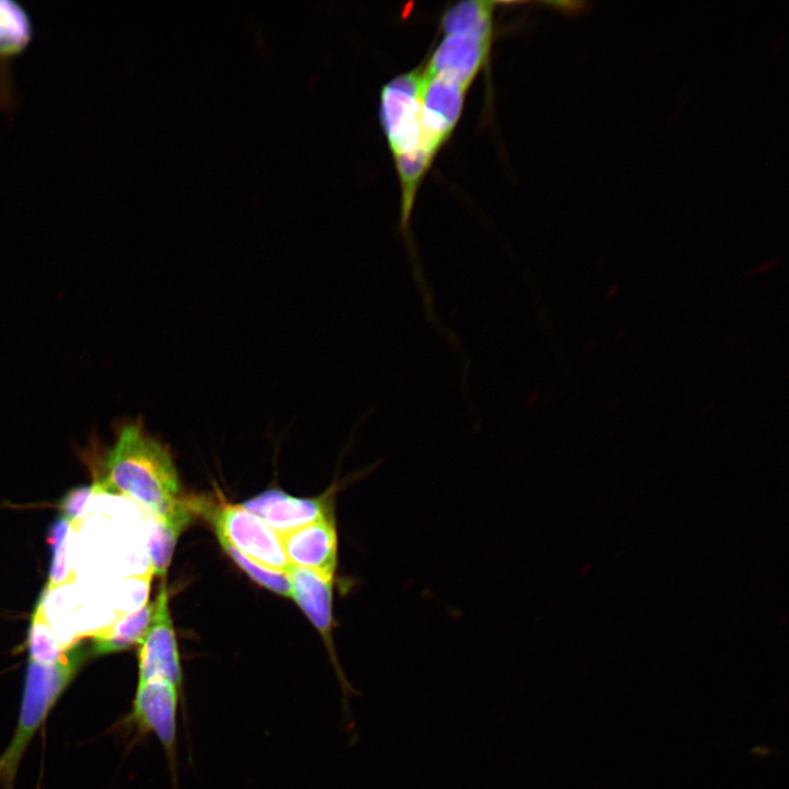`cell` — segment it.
<instances>
[{
	"label": "cell",
	"instance_id": "20",
	"mask_svg": "<svg viewBox=\"0 0 789 789\" xmlns=\"http://www.w3.org/2000/svg\"><path fill=\"white\" fill-rule=\"evenodd\" d=\"M752 753H753V755H755V756L766 757V756L770 755L771 750H770L769 747L765 746V745H763V746H762V745H758V746H755V747L752 750Z\"/></svg>",
	"mask_w": 789,
	"mask_h": 789
},
{
	"label": "cell",
	"instance_id": "2",
	"mask_svg": "<svg viewBox=\"0 0 789 789\" xmlns=\"http://www.w3.org/2000/svg\"><path fill=\"white\" fill-rule=\"evenodd\" d=\"M77 644L52 664L27 661L18 727L0 756V785L12 789L21 758L34 733L87 659Z\"/></svg>",
	"mask_w": 789,
	"mask_h": 789
},
{
	"label": "cell",
	"instance_id": "11",
	"mask_svg": "<svg viewBox=\"0 0 789 789\" xmlns=\"http://www.w3.org/2000/svg\"><path fill=\"white\" fill-rule=\"evenodd\" d=\"M33 37L27 10L14 0H0V107L9 108L14 100L10 62L22 54Z\"/></svg>",
	"mask_w": 789,
	"mask_h": 789
},
{
	"label": "cell",
	"instance_id": "21",
	"mask_svg": "<svg viewBox=\"0 0 789 789\" xmlns=\"http://www.w3.org/2000/svg\"><path fill=\"white\" fill-rule=\"evenodd\" d=\"M617 291V286L610 287V290L607 293V297L610 298L613 295H615Z\"/></svg>",
	"mask_w": 789,
	"mask_h": 789
},
{
	"label": "cell",
	"instance_id": "18",
	"mask_svg": "<svg viewBox=\"0 0 789 789\" xmlns=\"http://www.w3.org/2000/svg\"><path fill=\"white\" fill-rule=\"evenodd\" d=\"M71 524L62 516L54 521L47 534V542L52 549V563L49 568L46 591L56 588L71 580L67 564V546Z\"/></svg>",
	"mask_w": 789,
	"mask_h": 789
},
{
	"label": "cell",
	"instance_id": "3",
	"mask_svg": "<svg viewBox=\"0 0 789 789\" xmlns=\"http://www.w3.org/2000/svg\"><path fill=\"white\" fill-rule=\"evenodd\" d=\"M184 699L176 686L151 679L137 684L127 722L141 734L152 733L160 741L174 787H178V711Z\"/></svg>",
	"mask_w": 789,
	"mask_h": 789
},
{
	"label": "cell",
	"instance_id": "10",
	"mask_svg": "<svg viewBox=\"0 0 789 789\" xmlns=\"http://www.w3.org/2000/svg\"><path fill=\"white\" fill-rule=\"evenodd\" d=\"M491 35L471 32L445 35L423 72L443 75L469 88L488 58Z\"/></svg>",
	"mask_w": 789,
	"mask_h": 789
},
{
	"label": "cell",
	"instance_id": "17",
	"mask_svg": "<svg viewBox=\"0 0 789 789\" xmlns=\"http://www.w3.org/2000/svg\"><path fill=\"white\" fill-rule=\"evenodd\" d=\"M217 538L226 553L254 582L276 594L290 597V582L285 571L267 568L244 556L224 537L217 535Z\"/></svg>",
	"mask_w": 789,
	"mask_h": 789
},
{
	"label": "cell",
	"instance_id": "6",
	"mask_svg": "<svg viewBox=\"0 0 789 789\" xmlns=\"http://www.w3.org/2000/svg\"><path fill=\"white\" fill-rule=\"evenodd\" d=\"M138 645V683L167 681L183 693V671L164 582L156 598L153 619Z\"/></svg>",
	"mask_w": 789,
	"mask_h": 789
},
{
	"label": "cell",
	"instance_id": "5",
	"mask_svg": "<svg viewBox=\"0 0 789 789\" xmlns=\"http://www.w3.org/2000/svg\"><path fill=\"white\" fill-rule=\"evenodd\" d=\"M210 522L216 535L224 537L250 559L281 571L288 567L281 536L241 505L217 507L210 515Z\"/></svg>",
	"mask_w": 789,
	"mask_h": 789
},
{
	"label": "cell",
	"instance_id": "13",
	"mask_svg": "<svg viewBox=\"0 0 789 789\" xmlns=\"http://www.w3.org/2000/svg\"><path fill=\"white\" fill-rule=\"evenodd\" d=\"M192 518L191 507L180 501L174 510L155 525L149 535V567L150 571L164 579L171 563L176 540Z\"/></svg>",
	"mask_w": 789,
	"mask_h": 789
},
{
	"label": "cell",
	"instance_id": "12",
	"mask_svg": "<svg viewBox=\"0 0 789 789\" xmlns=\"http://www.w3.org/2000/svg\"><path fill=\"white\" fill-rule=\"evenodd\" d=\"M156 610V601L146 602L138 609L119 614L114 622L91 637L90 655H104L138 645L145 637Z\"/></svg>",
	"mask_w": 789,
	"mask_h": 789
},
{
	"label": "cell",
	"instance_id": "9",
	"mask_svg": "<svg viewBox=\"0 0 789 789\" xmlns=\"http://www.w3.org/2000/svg\"><path fill=\"white\" fill-rule=\"evenodd\" d=\"M281 539L290 564L334 578L339 537L333 515L286 533Z\"/></svg>",
	"mask_w": 789,
	"mask_h": 789
},
{
	"label": "cell",
	"instance_id": "4",
	"mask_svg": "<svg viewBox=\"0 0 789 789\" xmlns=\"http://www.w3.org/2000/svg\"><path fill=\"white\" fill-rule=\"evenodd\" d=\"M421 87L422 71L415 69L382 88L380 117L393 157L427 147L421 121Z\"/></svg>",
	"mask_w": 789,
	"mask_h": 789
},
{
	"label": "cell",
	"instance_id": "16",
	"mask_svg": "<svg viewBox=\"0 0 789 789\" xmlns=\"http://www.w3.org/2000/svg\"><path fill=\"white\" fill-rule=\"evenodd\" d=\"M496 2L466 1L449 8L442 19L445 35L458 33L492 34V12Z\"/></svg>",
	"mask_w": 789,
	"mask_h": 789
},
{
	"label": "cell",
	"instance_id": "15",
	"mask_svg": "<svg viewBox=\"0 0 789 789\" xmlns=\"http://www.w3.org/2000/svg\"><path fill=\"white\" fill-rule=\"evenodd\" d=\"M26 647L28 659L44 664L61 660L71 648H65L57 639L45 613L44 597L41 598L33 613Z\"/></svg>",
	"mask_w": 789,
	"mask_h": 789
},
{
	"label": "cell",
	"instance_id": "7",
	"mask_svg": "<svg viewBox=\"0 0 789 789\" xmlns=\"http://www.w3.org/2000/svg\"><path fill=\"white\" fill-rule=\"evenodd\" d=\"M467 87L443 75L422 71L421 121L425 144L437 152L455 128L464 107Z\"/></svg>",
	"mask_w": 789,
	"mask_h": 789
},
{
	"label": "cell",
	"instance_id": "19",
	"mask_svg": "<svg viewBox=\"0 0 789 789\" xmlns=\"http://www.w3.org/2000/svg\"><path fill=\"white\" fill-rule=\"evenodd\" d=\"M94 493L92 485H81L68 491L60 501L59 508L70 524L77 525L83 515L88 499Z\"/></svg>",
	"mask_w": 789,
	"mask_h": 789
},
{
	"label": "cell",
	"instance_id": "1",
	"mask_svg": "<svg viewBox=\"0 0 789 789\" xmlns=\"http://www.w3.org/2000/svg\"><path fill=\"white\" fill-rule=\"evenodd\" d=\"M96 491L118 492L137 502L155 519L171 513L181 500L178 472L168 448L137 421L121 426L115 444L100 461Z\"/></svg>",
	"mask_w": 789,
	"mask_h": 789
},
{
	"label": "cell",
	"instance_id": "8",
	"mask_svg": "<svg viewBox=\"0 0 789 789\" xmlns=\"http://www.w3.org/2000/svg\"><path fill=\"white\" fill-rule=\"evenodd\" d=\"M328 494L304 499L282 490H266L240 504L267 524L279 536L332 515Z\"/></svg>",
	"mask_w": 789,
	"mask_h": 789
},
{
	"label": "cell",
	"instance_id": "14",
	"mask_svg": "<svg viewBox=\"0 0 789 789\" xmlns=\"http://www.w3.org/2000/svg\"><path fill=\"white\" fill-rule=\"evenodd\" d=\"M435 155L426 146H421L395 157L402 188L401 226L404 230L408 228L418 187Z\"/></svg>",
	"mask_w": 789,
	"mask_h": 789
}]
</instances>
